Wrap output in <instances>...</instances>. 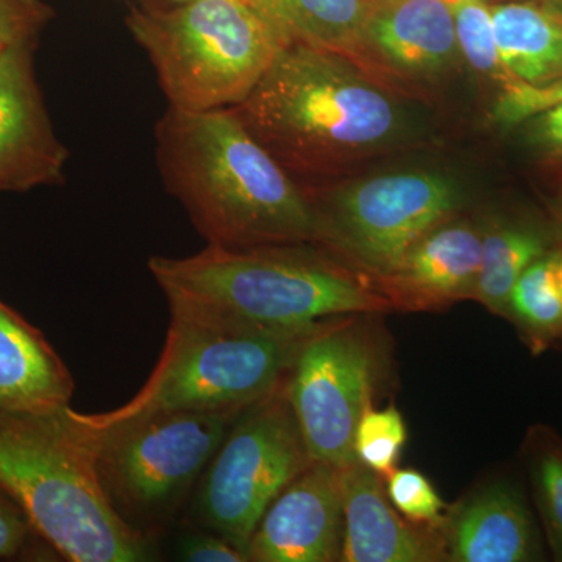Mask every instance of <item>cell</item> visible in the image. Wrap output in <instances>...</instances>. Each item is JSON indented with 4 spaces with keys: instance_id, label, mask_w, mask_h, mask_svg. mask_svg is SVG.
Wrapping results in <instances>:
<instances>
[{
    "instance_id": "cell-23",
    "label": "cell",
    "mask_w": 562,
    "mask_h": 562,
    "mask_svg": "<svg viewBox=\"0 0 562 562\" xmlns=\"http://www.w3.org/2000/svg\"><path fill=\"white\" fill-rule=\"evenodd\" d=\"M452 9L454 31L462 57L476 72L505 85L516 79L503 66L491 7L484 0H447Z\"/></svg>"
},
{
    "instance_id": "cell-36",
    "label": "cell",
    "mask_w": 562,
    "mask_h": 562,
    "mask_svg": "<svg viewBox=\"0 0 562 562\" xmlns=\"http://www.w3.org/2000/svg\"><path fill=\"white\" fill-rule=\"evenodd\" d=\"M375 2H382V0H375Z\"/></svg>"
},
{
    "instance_id": "cell-4",
    "label": "cell",
    "mask_w": 562,
    "mask_h": 562,
    "mask_svg": "<svg viewBox=\"0 0 562 562\" xmlns=\"http://www.w3.org/2000/svg\"><path fill=\"white\" fill-rule=\"evenodd\" d=\"M0 486L63 560H155L157 541L128 527L110 505L91 435L70 405L0 413Z\"/></svg>"
},
{
    "instance_id": "cell-6",
    "label": "cell",
    "mask_w": 562,
    "mask_h": 562,
    "mask_svg": "<svg viewBox=\"0 0 562 562\" xmlns=\"http://www.w3.org/2000/svg\"><path fill=\"white\" fill-rule=\"evenodd\" d=\"M168 336L154 372L135 395L101 420L157 412L239 416L286 382L305 330H269L169 310Z\"/></svg>"
},
{
    "instance_id": "cell-11",
    "label": "cell",
    "mask_w": 562,
    "mask_h": 562,
    "mask_svg": "<svg viewBox=\"0 0 562 562\" xmlns=\"http://www.w3.org/2000/svg\"><path fill=\"white\" fill-rule=\"evenodd\" d=\"M36 44L0 55V192L60 184L69 151L58 139L35 70Z\"/></svg>"
},
{
    "instance_id": "cell-35",
    "label": "cell",
    "mask_w": 562,
    "mask_h": 562,
    "mask_svg": "<svg viewBox=\"0 0 562 562\" xmlns=\"http://www.w3.org/2000/svg\"><path fill=\"white\" fill-rule=\"evenodd\" d=\"M171 2H173V3L188 2V0H171Z\"/></svg>"
},
{
    "instance_id": "cell-8",
    "label": "cell",
    "mask_w": 562,
    "mask_h": 562,
    "mask_svg": "<svg viewBox=\"0 0 562 562\" xmlns=\"http://www.w3.org/2000/svg\"><path fill=\"white\" fill-rule=\"evenodd\" d=\"M312 462L281 387L228 428L192 492V524L246 554L262 514Z\"/></svg>"
},
{
    "instance_id": "cell-10",
    "label": "cell",
    "mask_w": 562,
    "mask_h": 562,
    "mask_svg": "<svg viewBox=\"0 0 562 562\" xmlns=\"http://www.w3.org/2000/svg\"><path fill=\"white\" fill-rule=\"evenodd\" d=\"M341 319L322 321L306 335L283 384L310 460L335 468L357 462L355 430L380 369L369 328Z\"/></svg>"
},
{
    "instance_id": "cell-9",
    "label": "cell",
    "mask_w": 562,
    "mask_h": 562,
    "mask_svg": "<svg viewBox=\"0 0 562 562\" xmlns=\"http://www.w3.org/2000/svg\"><path fill=\"white\" fill-rule=\"evenodd\" d=\"M312 202L316 244L341 251L380 279L427 233L449 222L460 192L441 173L403 171L346 184Z\"/></svg>"
},
{
    "instance_id": "cell-29",
    "label": "cell",
    "mask_w": 562,
    "mask_h": 562,
    "mask_svg": "<svg viewBox=\"0 0 562 562\" xmlns=\"http://www.w3.org/2000/svg\"><path fill=\"white\" fill-rule=\"evenodd\" d=\"M177 557L187 562H247L238 547L199 527L181 532L177 539Z\"/></svg>"
},
{
    "instance_id": "cell-13",
    "label": "cell",
    "mask_w": 562,
    "mask_h": 562,
    "mask_svg": "<svg viewBox=\"0 0 562 562\" xmlns=\"http://www.w3.org/2000/svg\"><path fill=\"white\" fill-rule=\"evenodd\" d=\"M441 530L450 562H535L546 557L527 497L509 479L483 483L450 506Z\"/></svg>"
},
{
    "instance_id": "cell-3",
    "label": "cell",
    "mask_w": 562,
    "mask_h": 562,
    "mask_svg": "<svg viewBox=\"0 0 562 562\" xmlns=\"http://www.w3.org/2000/svg\"><path fill=\"white\" fill-rule=\"evenodd\" d=\"M149 271L169 310L269 330H305L322 321L391 308L382 292L351 279L306 244L206 246L191 257H151Z\"/></svg>"
},
{
    "instance_id": "cell-30",
    "label": "cell",
    "mask_w": 562,
    "mask_h": 562,
    "mask_svg": "<svg viewBox=\"0 0 562 562\" xmlns=\"http://www.w3.org/2000/svg\"><path fill=\"white\" fill-rule=\"evenodd\" d=\"M527 138L542 158L562 166V102L527 122Z\"/></svg>"
},
{
    "instance_id": "cell-24",
    "label": "cell",
    "mask_w": 562,
    "mask_h": 562,
    "mask_svg": "<svg viewBox=\"0 0 562 562\" xmlns=\"http://www.w3.org/2000/svg\"><path fill=\"white\" fill-rule=\"evenodd\" d=\"M408 439L405 420L395 406L375 409L368 406L355 430V457L364 468L386 479L401 460Z\"/></svg>"
},
{
    "instance_id": "cell-21",
    "label": "cell",
    "mask_w": 562,
    "mask_h": 562,
    "mask_svg": "<svg viewBox=\"0 0 562 562\" xmlns=\"http://www.w3.org/2000/svg\"><path fill=\"white\" fill-rule=\"evenodd\" d=\"M506 319L516 325L532 353L562 341V295L554 272L553 250L532 262L517 280Z\"/></svg>"
},
{
    "instance_id": "cell-14",
    "label": "cell",
    "mask_w": 562,
    "mask_h": 562,
    "mask_svg": "<svg viewBox=\"0 0 562 562\" xmlns=\"http://www.w3.org/2000/svg\"><path fill=\"white\" fill-rule=\"evenodd\" d=\"M382 476L360 462L341 468L344 541L339 562H443L441 528L414 524L392 506Z\"/></svg>"
},
{
    "instance_id": "cell-12",
    "label": "cell",
    "mask_w": 562,
    "mask_h": 562,
    "mask_svg": "<svg viewBox=\"0 0 562 562\" xmlns=\"http://www.w3.org/2000/svg\"><path fill=\"white\" fill-rule=\"evenodd\" d=\"M341 468L312 462L262 514L246 557L250 562L341 561Z\"/></svg>"
},
{
    "instance_id": "cell-19",
    "label": "cell",
    "mask_w": 562,
    "mask_h": 562,
    "mask_svg": "<svg viewBox=\"0 0 562 562\" xmlns=\"http://www.w3.org/2000/svg\"><path fill=\"white\" fill-rule=\"evenodd\" d=\"M286 44L339 54L361 50L375 0H251Z\"/></svg>"
},
{
    "instance_id": "cell-25",
    "label": "cell",
    "mask_w": 562,
    "mask_h": 562,
    "mask_svg": "<svg viewBox=\"0 0 562 562\" xmlns=\"http://www.w3.org/2000/svg\"><path fill=\"white\" fill-rule=\"evenodd\" d=\"M384 480L387 498L405 519L442 528L449 506L424 473L416 469H394Z\"/></svg>"
},
{
    "instance_id": "cell-20",
    "label": "cell",
    "mask_w": 562,
    "mask_h": 562,
    "mask_svg": "<svg viewBox=\"0 0 562 562\" xmlns=\"http://www.w3.org/2000/svg\"><path fill=\"white\" fill-rule=\"evenodd\" d=\"M549 251V238L539 228L520 224L492 228L483 235L482 266L473 299L506 319L517 280Z\"/></svg>"
},
{
    "instance_id": "cell-33",
    "label": "cell",
    "mask_w": 562,
    "mask_h": 562,
    "mask_svg": "<svg viewBox=\"0 0 562 562\" xmlns=\"http://www.w3.org/2000/svg\"><path fill=\"white\" fill-rule=\"evenodd\" d=\"M541 3L562 18V0H542Z\"/></svg>"
},
{
    "instance_id": "cell-18",
    "label": "cell",
    "mask_w": 562,
    "mask_h": 562,
    "mask_svg": "<svg viewBox=\"0 0 562 562\" xmlns=\"http://www.w3.org/2000/svg\"><path fill=\"white\" fill-rule=\"evenodd\" d=\"M503 66L516 79L546 85L562 79V18L542 3L491 7Z\"/></svg>"
},
{
    "instance_id": "cell-26",
    "label": "cell",
    "mask_w": 562,
    "mask_h": 562,
    "mask_svg": "<svg viewBox=\"0 0 562 562\" xmlns=\"http://www.w3.org/2000/svg\"><path fill=\"white\" fill-rule=\"evenodd\" d=\"M562 102V79L552 83L536 85L512 79L502 85L501 94L494 105V120L512 127L541 116Z\"/></svg>"
},
{
    "instance_id": "cell-28",
    "label": "cell",
    "mask_w": 562,
    "mask_h": 562,
    "mask_svg": "<svg viewBox=\"0 0 562 562\" xmlns=\"http://www.w3.org/2000/svg\"><path fill=\"white\" fill-rule=\"evenodd\" d=\"M38 542H46L36 532L20 503L0 486V560L38 557Z\"/></svg>"
},
{
    "instance_id": "cell-27",
    "label": "cell",
    "mask_w": 562,
    "mask_h": 562,
    "mask_svg": "<svg viewBox=\"0 0 562 562\" xmlns=\"http://www.w3.org/2000/svg\"><path fill=\"white\" fill-rule=\"evenodd\" d=\"M55 13L44 0H0V41L13 44H38L41 32Z\"/></svg>"
},
{
    "instance_id": "cell-17",
    "label": "cell",
    "mask_w": 562,
    "mask_h": 562,
    "mask_svg": "<svg viewBox=\"0 0 562 562\" xmlns=\"http://www.w3.org/2000/svg\"><path fill=\"white\" fill-rule=\"evenodd\" d=\"M76 383L38 328L0 301V413H47L70 405Z\"/></svg>"
},
{
    "instance_id": "cell-2",
    "label": "cell",
    "mask_w": 562,
    "mask_h": 562,
    "mask_svg": "<svg viewBox=\"0 0 562 562\" xmlns=\"http://www.w3.org/2000/svg\"><path fill=\"white\" fill-rule=\"evenodd\" d=\"M284 171L325 176L401 143L405 105L349 55L286 44L257 87L232 106Z\"/></svg>"
},
{
    "instance_id": "cell-31",
    "label": "cell",
    "mask_w": 562,
    "mask_h": 562,
    "mask_svg": "<svg viewBox=\"0 0 562 562\" xmlns=\"http://www.w3.org/2000/svg\"><path fill=\"white\" fill-rule=\"evenodd\" d=\"M554 228L562 241V195L553 205Z\"/></svg>"
},
{
    "instance_id": "cell-32",
    "label": "cell",
    "mask_w": 562,
    "mask_h": 562,
    "mask_svg": "<svg viewBox=\"0 0 562 562\" xmlns=\"http://www.w3.org/2000/svg\"><path fill=\"white\" fill-rule=\"evenodd\" d=\"M554 272H557L558 286L562 295V246L553 250Z\"/></svg>"
},
{
    "instance_id": "cell-22",
    "label": "cell",
    "mask_w": 562,
    "mask_h": 562,
    "mask_svg": "<svg viewBox=\"0 0 562 562\" xmlns=\"http://www.w3.org/2000/svg\"><path fill=\"white\" fill-rule=\"evenodd\" d=\"M524 460L532 498L553 560L562 562V438L552 428L536 425L527 432Z\"/></svg>"
},
{
    "instance_id": "cell-34",
    "label": "cell",
    "mask_w": 562,
    "mask_h": 562,
    "mask_svg": "<svg viewBox=\"0 0 562 562\" xmlns=\"http://www.w3.org/2000/svg\"><path fill=\"white\" fill-rule=\"evenodd\" d=\"M7 44L5 43H2V41H0V55H2V52L7 49Z\"/></svg>"
},
{
    "instance_id": "cell-7",
    "label": "cell",
    "mask_w": 562,
    "mask_h": 562,
    "mask_svg": "<svg viewBox=\"0 0 562 562\" xmlns=\"http://www.w3.org/2000/svg\"><path fill=\"white\" fill-rule=\"evenodd\" d=\"M94 443L99 480L117 516L157 541L177 519L238 416L157 412L101 420L77 412Z\"/></svg>"
},
{
    "instance_id": "cell-5",
    "label": "cell",
    "mask_w": 562,
    "mask_h": 562,
    "mask_svg": "<svg viewBox=\"0 0 562 562\" xmlns=\"http://www.w3.org/2000/svg\"><path fill=\"white\" fill-rule=\"evenodd\" d=\"M125 22L169 109L190 113L239 105L286 46L251 0L144 3L132 5Z\"/></svg>"
},
{
    "instance_id": "cell-1",
    "label": "cell",
    "mask_w": 562,
    "mask_h": 562,
    "mask_svg": "<svg viewBox=\"0 0 562 562\" xmlns=\"http://www.w3.org/2000/svg\"><path fill=\"white\" fill-rule=\"evenodd\" d=\"M166 188L209 246L316 244L312 198L247 131L233 109H169L158 122Z\"/></svg>"
},
{
    "instance_id": "cell-16",
    "label": "cell",
    "mask_w": 562,
    "mask_h": 562,
    "mask_svg": "<svg viewBox=\"0 0 562 562\" xmlns=\"http://www.w3.org/2000/svg\"><path fill=\"white\" fill-rule=\"evenodd\" d=\"M408 76H438L461 54L447 0H382L362 32L361 50Z\"/></svg>"
},
{
    "instance_id": "cell-15",
    "label": "cell",
    "mask_w": 562,
    "mask_h": 562,
    "mask_svg": "<svg viewBox=\"0 0 562 562\" xmlns=\"http://www.w3.org/2000/svg\"><path fill=\"white\" fill-rule=\"evenodd\" d=\"M482 250L483 233L464 222H443L380 277L382 294L391 306L409 312L447 308L473 299Z\"/></svg>"
}]
</instances>
